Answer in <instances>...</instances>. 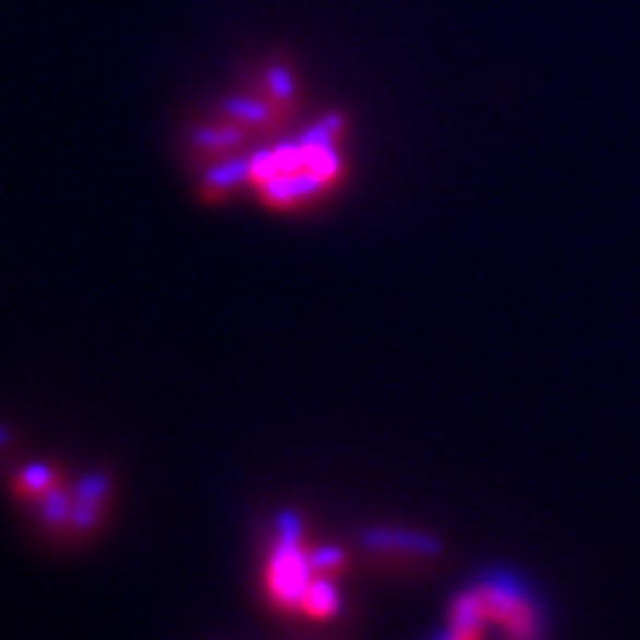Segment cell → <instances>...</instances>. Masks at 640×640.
<instances>
[]
</instances>
